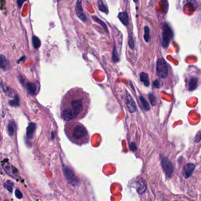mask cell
<instances>
[{"mask_svg": "<svg viewBox=\"0 0 201 201\" xmlns=\"http://www.w3.org/2000/svg\"><path fill=\"white\" fill-rule=\"evenodd\" d=\"M144 32H145L144 36H143L144 39H145V40L146 43H149V41H150V39H151L149 28L147 26H145V29H144Z\"/></svg>", "mask_w": 201, "mask_h": 201, "instance_id": "e0dca14e", "label": "cell"}, {"mask_svg": "<svg viewBox=\"0 0 201 201\" xmlns=\"http://www.w3.org/2000/svg\"><path fill=\"white\" fill-rule=\"evenodd\" d=\"M28 87H29V89L30 90H33V92H34V90H35V86H34V84H31V83H29V84H28Z\"/></svg>", "mask_w": 201, "mask_h": 201, "instance_id": "4316f807", "label": "cell"}, {"mask_svg": "<svg viewBox=\"0 0 201 201\" xmlns=\"http://www.w3.org/2000/svg\"><path fill=\"white\" fill-rule=\"evenodd\" d=\"M146 190V185L144 182H139L137 185V191L140 195L143 194Z\"/></svg>", "mask_w": 201, "mask_h": 201, "instance_id": "9a60e30c", "label": "cell"}, {"mask_svg": "<svg viewBox=\"0 0 201 201\" xmlns=\"http://www.w3.org/2000/svg\"><path fill=\"white\" fill-rule=\"evenodd\" d=\"M173 37V33L170 26L168 24H165L163 27L162 31V45L164 48H167L170 43V40Z\"/></svg>", "mask_w": 201, "mask_h": 201, "instance_id": "3957f363", "label": "cell"}, {"mask_svg": "<svg viewBox=\"0 0 201 201\" xmlns=\"http://www.w3.org/2000/svg\"><path fill=\"white\" fill-rule=\"evenodd\" d=\"M140 80L145 84V86L148 87L150 84L149 76L147 73L142 72L140 74Z\"/></svg>", "mask_w": 201, "mask_h": 201, "instance_id": "7c38bea8", "label": "cell"}, {"mask_svg": "<svg viewBox=\"0 0 201 201\" xmlns=\"http://www.w3.org/2000/svg\"><path fill=\"white\" fill-rule=\"evenodd\" d=\"M201 140V132H198L195 138V141L196 142H199Z\"/></svg>", "mask_w": 201, "mask_h": 201, "instance_id": "cb8c5ba5", "label": "cell"}, {"mask_svg": "<svg viewBox=\"0 0 201 201\" xmlns=\"http://www.w3.org/2000/svg\"><path fill=\"white\" fill-rule=\"evenodd\" d=\"M149 100L151 103V104L153 105V106H155L156 105V98L154 94H152V93H150L149 94Z\"/></svg>", "mask_w": 201, "mask_h": 201, "instance_id": "ffe728a7", "label": "cell"}, {"mask_svg": "<svg viewBox=\"0 0 201 201\" xmlns=\"http://www.w3.org/2000/svg\"><path fill=\"white\" fill-rule=\"evenodd\" d=\"M16 195L18 198H21L23 197L22 193H21L20 191H19L18 190H16Z\"/></svg>", "mask_w": 201, "mask_h": 201, "instance_id": "484cf974", "label": "cell"}, {"mask_svg": "<svg viewBox=\"0 0 201 201\" xmlns=\"http://www.w3.org/2000/svg\"><path fill=\"white\" fill-rule=\"evenodd\" d=\"M26 0H17V2L18 4V6L19 8H21L24 2H26Z\"/></svg>", "mask_w": 201, "mask_h": 201, "instance_id": "d4e9b609", "label": "cell"}, {"mask_svg": "<svg viewBox=\"0 0 201 201\" xmlns=\"http://www.w3.org/2000/svg\"><path fill=\"white\" fill-rule=\"evenodd\" d=\"M62 1V0H58V1H59H59Z\"/></svg>", "mask_w": 201, "mask_h": 201, "instance_id": "f546056e", "label": "cell"}, {"mask_svg": "<svg viewBox=\"0 0 201 201\" xmlns=\"http://www.w3.org/2000/svg\"><path fill=\"white\" fill-rule=\"evenodd\" d=\"M133 1H134V2H137L138 0H133Z\"/></svg>", "mask_w": 201, "mask_h": 201, "instance_id": "f1b7e54d", "label": "cell"}, {"mask_svg": "<svg viewBox=\"0 0 201 201\" xmlns=\"http://www.w3.org/2000/svg\"><path fill=\"white\" fill-rule=\"evenodd\" d=\"M98 5L99 9L102 12H103L108 14V10L106 5L104 3L103 0H98Z\"/></svg>", "mask_w": 201, "mask_h": 201, "instance_id": "4fadbf2b", "label": "cell"}, {"mask_svg": "<svg viewBox=\"0 0 201 201\" xmlns=\"http://www.w3.org/2000/svg\"><path fill=\"white\" fill-rule=\"evenodd\" d=\"M8 133L10 136H13L14 134V128H13V126L12 125V124L9 123L8 126Z\"/></svg>", "mask_w": 201, "mask_h": 201, "instance_id": "603a6c76", "label": "cell"}, {"mask_svg": "<svg viewBox=\"0 0 201 201\" xmlns=\"http://www.w3.org/2000/svg\"><path fill=\"white\" fill-rule=\"evenodd\" d=\"M157 75L160 78H165L168 76V70L167 64L165 60L162 58H159L157 60L156 64Z\"/></svg>", "mask_w": 201, "mask_h": 201, "instance_id": "277c9868", "label": "cell"}, {"mask_svg": "<svg viewBox=\"0 0 201 201\" xmlns=\"http://www.w3.org/2000/svg\"><path fill=\"white\" fill-rule=\"evenodd\" d=\"M112 60L114 62H117L119 61V57L116 48L115 46L113 48V53H112Z\"/></svg>", "mask_w": 201, "mask_h": 201, "instance_id": "d6986e66", "label": "cell"}, {"mask_svg": "<svg viewBox=\"0 0 201 201\" xmlns=\"http://www.w3.org/2000/svg\"><path fill=\"white\" fill-rule=\"evenodd\" d=\"M76 12L78 17L83 22H85L87 20V18L86 16L85 13L83 11V9L82 7V1L78 0L76 4Z\"/></svg>", "mask_w": 201, "mask_h": 201, "instance_id": "8992f818", "label": "cell"}, {"mask_svg": "<svg viewBox=\"0 0 201 201\" xmlns=\"http://www.w3.org/2000/svg\"><path fill=\"white\" fill-rule=\"evenodd\" d=\"M128 43H129V46L130 47V48L131 49H133V48H134V46H135L134 40H133V37H132L131 35H129V41H128Z\"/></svg>", "mask_w": 201, "mask_h": 201, "instance_id": "7402d4cb", "label": "cell"}, {"mask_svg": "<svg viewBox=\"0 0 201 201\" xmlns=\"http://www.w3.org/2000/svg\"><path fill=\"white\" fill-rule=\"evenodd\" d=\"M198 81L197 78H191L189 82V90L190 91H193L195 90L198 86Z\"/></svg>", "mask_w": 201, "mask_h": 201, "instance_id": "8fae6325", "label": "cell"}, {"mask_svg": "<svg viewBox=\"0 0 201 201\" xmlns=\"http://www.w3.org/2000/svg\"><path fill=\"white\" fill-rule=\"evenodd\" d=\"M64 132L70 141L77 145H83L89 142L90 135L87 129L78 120L67 121Z\"/></svg>", "mask_w": 201, "mask_h": 201, "instance_id": "7a4b0ae2", "label": "cell"}, {"mask_svg": "<svg viewBox=\"0 0 201 201\" xmlns=\"http://www.w3.org/2000/svg\"><path fill=\"white\" fill-rule=\"evenodd\" d=\"M153 86L155 87V88H157V89H159L162 87V83L159 80H156L155 81H154V83H153Z\"/></svg>", "mask_w": 201, "mask_h": 201, "instance_id": "44dd1931", "label": "cell"}, {"mask_svg": "<svg viewBox=\"0 0 201 201\" xmlns=\"http://www.w3.org/2000/svg\"><path fill=\"white\" fill-rule=\"evenodd\" d=\"M92 18H93L94 21H95L96 23H99V24H100L103 28H105V29L106 31H108V27H107L106 23H105L104 21H103L101 19H100L99 18H98V17H96V16H92Z\"/></svg>", "mask_w": 201, "mask_h": 201, "instance_id": "ac0fdd59", "label": "cell"}, {"mask_svg": "<svg viewBox=\"0 0 201 201\" xmlns=\"http://www.w3.org/2000/svg\"><path fill=\"white\" fill-rule=\"evenodd\" d=\"M32 46L35 49L38 48L41 46V41L36 36H33L32 37Z\"/></svg>", "mask_w": 201, "mask_h": 201, "instance_id": "2e32d148", "label": "cell"}, {"mask_svg": "<svg viewBox=\"0 0 201 201\" xmlns=\"http://www.w3.org/2000/svg\"><path fill=\"white\" fill-rule=\"evenodd\" d=\"M195 166L193 163H187L184 167L183 175L185 178H189L192 174L193 170H195Z\"/></svg>", "mask_w": 201, "mask_h": 201, "instance_id": "ba28073f", "label": "cell"}, {"mask_svg": "<svg viewBox=\"0 0 201 201\" xmlns=\"http://www.w3.org/2000/svg\"><path fill=\"white\" fill-rule=\"evenodd\" d=\"M139 100L143 108L145 111L149 110H150V106H149V103L148 102V101L143 96H140Z\"/></svg>", "mask_w": 201, "mask_h": 201, "instance_id": "5bb4252c", "label": "cell"}, {"mask_svg": "<svg viewBox=\"0 0 201 201\" xmlns=\"http://www.w3.org/2000/svg\"><path fill=\"white\" fill-rule=\"evenodd\" d=\"M118 18L122 22V23L124 26H128L129 23V15L127 12L123 11L120 13L118 15Z\"/></svg>", "mask_w": 201, "mask_h": 201, "instance_id": "9c48e42d", "label": "cell"}, {"mask_svg": "<svg viewBox=\"0 0 201 201\" xmlns=\"http://www.w3.org/2000/svg\"><path fill=\"white\" fill-rule=\"evenodd\" d=\"M162 166L163 170L165 173L166 176L170 178L172 176L173 172V168L172 163L170 160L166 157H163L162 159Z\"/></svg>", "mask_w": 201, "mask_h": 201, "instance_id": "5b68a950", "label": "cell"}, {"mask_svg": "<svg viewBox=\"0 0 201 201\" xmlns=\"http://www.w3.org/2000/svg\"><path fill=\"white\" fill-rule=\"evenodd\" d=\"M0 63H1V69L2 70H7L9 66V62L3 54H1L0 56Z\"/></svg>", "mask_w": 201, "mask_h": 201, "instance_id": "30bf717a", "label": "cell"}, {"mask_svg": "<svg viewBox=\"0 0 201 201\" xmlns=\"http://www.w3.org/2000/svg\"><path fill=\"white\" fill-rule=\"evenodd\" d=\"M130 149L132 150V151H136L137 149V147L136 146V145L134 143H132L130 145Z\"/></svg>", "mask_w": 201, "mask_h": 201, "instance_id": "83f0119b", "label": "cell"}, {"mask_svg": "<svg viewBox=\"0 0 201 201\" xmlns=\"http://www.w3.org/2000/svg\"><path fill=\"white\" fill-rule=\"evenodd\" d=\"M90 106L89 93L81 88L72 89L62 97L60 115L65 121L79 120L87 114Z\"/></svg>", "mask_w": 201, "mask_h": 201, "instance_id": "6da1fadb", "label": "cell"}, {"mask_svg": "<svg viewBox=\"0 0 201 201\" xmlns=\"http://www.w3.org/2000/svg\"><path fill=\"white\" fill-rule=\"evenodd\" d=\"M126 105L130 113H134L136 110V105L132 96L128 92L126 93Z\"/></svg>", "mask_w": 201, "mask_h": 201, "instance_id": "52a82bcc", "label": "cell"}]
</instances>
